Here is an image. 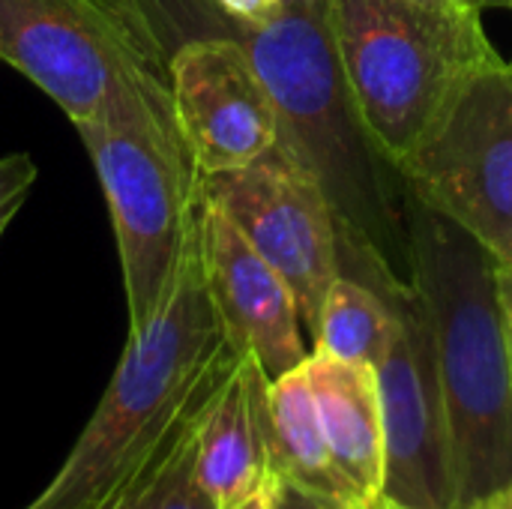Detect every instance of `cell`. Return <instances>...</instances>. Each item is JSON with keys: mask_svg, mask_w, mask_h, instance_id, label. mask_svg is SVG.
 I'll use <instances>...</instances> for the list:
<instances>
[{"mask_svg": "<svg viewBox=\"0 0 512 509\" xmlns=\"http://www.w3.org/2000/svg\"><path fill=\"white\" fill-rule=\"evenodd\" d=\"M207 24L237 36L264 78L279 111V150L315 177L336 216L339 264H372L375 288H414L408 186L351 99L327 0H285L264 24H234L213 9Z\"/></svg>", "mask_w": 512, "mask_h": 509, "instance_id": "1", "label": "cell"}, {"mask_svg": "<svg viewBox=\"0 0 512 509\" xmlns=\"http://www.w3.org/2000/svg\"><path fill=\"white\" fill-rule=\"evenodd\" d=\"M240 360L210 297L198 222L177 279L120 363L51 483L21 509H96L159 447L195 396Z\"/></svg>", "mask_w": 512, "mask_h": 509, "instance_id": "2", "label": "cell"}, {"mask_svg": "<svg viewBox=\"0 0 512 509\" xmlns=\"http://www.w3.org/2000/svg\"><path fill=\"white\" fill-rule=\"evenodd\" d=\"M414 288L426 306L450 423L459 507L512 477V366L495 258L408 192Z\"/></svg>", "mask_w": 512, "mask_h": 509, "instance_id": "3", "label": "cell"}, {"mask_svg": "<svg viewBox=\"0 0 512 509\" xmlns=\"http://www.w3.org/2000/svg\"><path fill=\"white\" fill-rule=\"evenodd\" d=\"M351 99L399 165L462 84L498 57L483 15L423 0H327Z\"/></svg>", "mask_w": 512, "mask_h": 509, "instance_id": "4", "label": "cell"}, {"mask_svg": "<svg viewBox=\"0 0 512 509\" xmlns=\"http://www.w3.org/2000/svg\"><path fill=\"white\" fill-rule=\"evenodd\" d=\"M162 48L135 0H0L3 60L72 126L177 120Z\"/></svg>", "mask_w": 512, "mask_h": 509, "instance_id": "5", "label": "cell"}, {"mask_svg": "<svg viewBox=\"0 0 512 509\" xmlns=\"http://www.w3.org/2000/svg\"><path fill=\"white\" fill-rule=\"evenodd\" d=\"M99 177L126 291L129 330L156 315L195 237L201 174L177 120L75 126Z\"/></svg>", "mask_w": 512, "mask_h": 509, "instance_id": "6", "label": "cell"}, {"mask_svg": "<svg viewBox=\"0 0 512 509\" xmlns=\"http://www.w3.org/2000/svg\"><path fill=\"white\" fill-rule=\"evenodd\" d=\"M408 192L512 264V66H480L396 165Z\"/></svg>", "mask_w": 512, "mask_h": 509, "instance_id": "7", "label": "cell"}, {"mask_svg": "<svg viewBox=\"0 0 512 509\" xmlns=\"http://www.w3.org/2000/svg\"><path fill=\"white\" fill-rule=\"evenodd\" d=\"M396 333L375 363L384 417V495L411 509H462L435 339L417 288H378Z\"/></svg>", "mask_w": 512, "mask_h": 509, "instance_id": "8", "label": "cell"}, {"mask_svg": "<svg viewBox=\"0 0 512 509\" xmlns=\"http://www.w3.org/2000/svg\"><path fill=\"white\" fill-rule=\"evenodd\" d=\"M201 195L279 270L297 300L303 330L315 339L324 297L342 267L339 225L315 177L285 150H273L243 171L201 177Z\"/></svg>", "mask_w": 512, "mask_h": 509, "instance_id": "9", "label": "cell"}, {"mask_svg": "<svg viewBox=\"0 0 512 509\" xmlns=\"http://www.w3.org/2000/svg\"><path fill=\"white\" fill-rule=\"evenodd\" d=\"M180 135L201 177L243 171L282 144L276 102L231 33H195L168 54Z\"/></svg>", "mask_w": 512, "mask_h": 509, "instance_id": "10", "label": "cell"}, {"mask_svg": "<svg viewBox=\"0 0 512 509\" xmlns=\"http://www.w3.org/2000/svg\"><path fill=\"white\" fill-rule=\"evenodd\" d=\"M198 249L210 297L231 345L249 354L267 381L303 366L312 348L306 345L288 282L204 195L198 201Z\"/></svg>", "mask_w": 512, "mask_h": 509, "instance_id": "11", "label": "cell"}, {"mask_svg": "<svg viewBox=\"0 0 512 509\" xmlns=\"http://www.w3.org/2000/svg\"><path fill=\"white\" fill-rule=\"evenodd\" d=\"M267 375L243 354L198 423L195 468L219 509L243 504L270 477Z\"/></svg>", "mask_w": 512, "mask_h": 509, "instance_id": "12", "label": "cell"}, {"mask_svg": "<svg viewBox=\"0 0 512 509\" xmlns=\"http://www.w3.org/2000/svg\"><path fill=\"white\" fill-rule=\"evenodd\" d=\"M306 372L333 462L357 504L369 509L384 495V417L375 366L312 351Z\"/></svg>", "mask_w": 512, "mask_h": 509, "instance_id": "13", "label": "cell"}, {"mask_svg": "<svg viewBox=\"0 0 512 509\" xmlns=\"http://www.w3.org/2000/svg\"><path fill=\"white\" fill-rule=\"evenodd\" d=\"M267 435L273 474L345 507L363 509L333 462L306 363L267 384Z\"/></svg>", "mask_w": 512, "mask_h": 509, "instance_id": "14", "label": "cell"}, {"mask_svg": "<svg viewBox=\"0 0 512 509\" xmlns=\"http://www.w3.org/2000/svg\"><path fill=\"white\" fill-rule=\"evenodd\" d=\"M231 369L195 396V402L180 414L159 447L96 509H219L198 480L195 441L204 408L210 405L219 384L231 375Z\"/></svg>", "mask_w": 512, "mask_h": 509, "instance_id": "15", "label": "cell"}, {"mask_svg": "<svg viewBox=\"0 0 512 509\" xmlns=\"http://www.w3.org/2000/svg\"><path fill=\"white\" fill-rule=\"evenodd\" d=\"M396 324V309L390 306L384 291L357 276L339 273L324 297L312 351L330 354L345 363L375 366L387 351Z\"/></svg>", "mask_w": 512, "mask_h": 509, "instance_id": "16", "label": "cell"}, {"mask_svg": "<svg viewBox=\"0 0 512 509\" xmlns=\"http://www.w3.org/2000/svg\"><path fill=\"white\" fill-rule=\"evenodd\" d=\"M36 180H39V168L30 153L0 156V237L6 234L15 213L24 207Z\"/></svg>", "mask_w": 512, "mask_h": 509, "instance_id": "17", "label": "cell"}, {"mask_svg": "<svg viewBox=\"0 0 512 509\" xmlns=\"http://www.w3.org/2000/svg\"><path fill=\"white\" fill-rule=\"evenodd\" d=\"M270 509H351L333 498H324L312 489H303L300 483H291L276 474L273 480V501Z\"/></svg>", "mask_w": 512, "mask_h": 509, "instance_id": "18", "label": "cell"}, {"mask_svg": "<svg viewBox=\"0 0 512 509\" xmlns=\"http://www.w3.org/2000/svg\"><path fill=\"white\" fill-rule=\"evenodd\" d=\"M282 3L285 0H207L210 9L234 24H264L279 12Z\"/></svg>", "mask_w": 512, "mask_h": 509, "instance_id": "19", "label": "cell"}, {"mask_svg": "<svg viewBox=\"0 0 512 509\" xmlns=\"http://www.w3.org/2000/svg\"><path fill=\"white\" fill-rule=\"evenodd\" d=\"M498 297H501L504 336H507V351H510V366H512V264L510 267H498Z\"/></svg>", "mask_w": 512, "mask_h": 509, "instance_id": "20", "label": "cell"}, {"mask_svg": "<svg viewBox=\"0 0 512 509\" xmlns=\"http://www.w3.org/2000/svg\"><path fill=\"white\" fill-rule=\"evenodd\" d=\"M423 3H441V6H459L471 12H486V9H512V0H423Z\"/></svg>", "mask_w": 512, "mask_h": 509, "instance_id": "21", "label": "cell"}, {"mask_svg": "<svg viewBox=\"0 0 512 509\" xmlns=\"http://www.w3.org/2000/svg\"><path fill=\"white\" fill-rule=\"evenodd\" d=\"M273 480H276V474L270 471V477L261 483V489L252 492L243 504H237L234 509H270V501H273Z\"/></svg>", "mask_w": 512, "mask_h": 509, "instance_id": "22", "label": "cell"}, {"mask_svg": "<svg viewBox=\"0 0 512 509\" xmlns=\"http://www.w3.org/2000/svg\"><path fill=\"white\" fill-rule=\"evenodd\" d=\"M471 509H512V477L504 486H498L492 495H486L477 507Z\"/></svg>", "mask_w": 512, "mask_h": 509, "instance_id": "23", "label": "cell"}, {"mask_svg": "<svg viewBox=\"0 0 512 509\" xmlns=\"http://www.w3.org/2000/svg\"><path fill=\"white\" fill-rule=\"evenodd\" d=\"M369 509H411V507H402V504H393V501H387V498H381L378 504H372Z\"/></svg>", "mask_w": 512, "mask_h": 509, "instance_id": "24", "label": "cell"}, {"mask_svg": "<svg viewBox=\"0 0 512 509\" xmlns=\"http://www.w3.org/2000/svg\"><path fill=\"white\" fill-rule=\"evenodd\" d=\"M0 60H3V54H0Z\"/></svg>", "mask_w": 512, "mask_h": 509, "instance_id": "25", "label": "cell"}]
</instances>
